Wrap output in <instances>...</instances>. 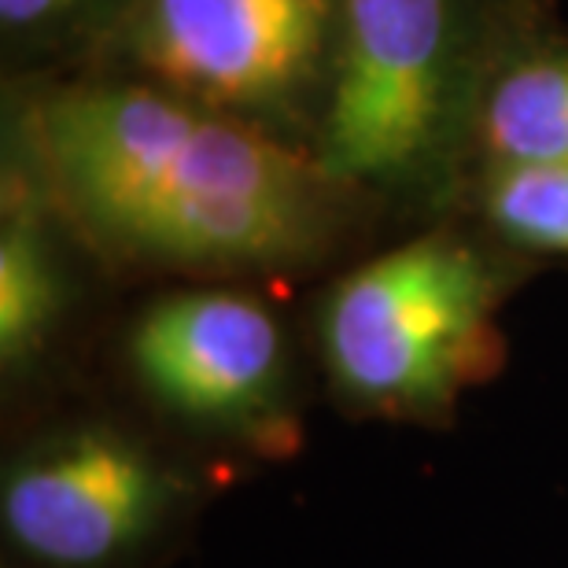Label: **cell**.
Instances as JSON below:
<instances>
[{
  "label": "cell",
  "mask_w": 568,
  "mask_h": 568,
  "mask_svg": "<svg viewBox=\"0 0 568 568\" xmlns=\"http://www.w3.org/2000/svg\"><path fill=\"white\" fill-rule=\"evenodd\" d=\"M30 133L52 196L115 263L284 274L336 236L339 181L322 163L170 89H60Z\"/></svg>",
  "instance_id": "cell-1"
},
{
  "label": "cell",
  "mask_w": 568,
  "mask_h": 568,
  "mask_svg": "<svg viewBox=\"0 0 568 568\" xmlns=\"http://www.w3.org/2000/svg\"><path fill=\"white\" fill-rule=\"evenodd\" d=\"M498 277L458 236L392 247L328 288L317 339L347 399L388 417L447 410L487 362Z\"/></svg>",
  "instance_id": "cell-2"
},
{
  "label": "cell",
  "mask_w": 568,
  "mask_h": 568,
  "mask_svg": "<svg viewBox=\"0 0 568 568\" xmlns=\"http://www.w3.org/2000/svg\"><path fill=\"white\" fill-rule=\"evenodd\" d=\"M336 30L317 163L339 185H399L447 126L450 0H339Z\"/></svg>",
  "instance_id": "cell-3"
},
{
  "label": "cell",
  "mask_w": 568,
  "mask_h": 568,
  "mask_svg": "<svg viewBox=\"0 0 568 568\" xmlns=\"http://www.w3.org/2000/svg\"><path fill=\"white\" fill-rule=\"evenodd\" d=\"M181 509V476L111 422L44 432L0 484L4 536L44 568H122Z\"/></svg>",
  "instance_id": "cell-4"
},
{
  "label": "cell",
  "mask_w": 568,
  "mask_h": 568,
  "mask_svg": "<svg viewBox=\"0 0 568 568\" xmlns=\"http://www.w3.org/2000/svg\"><path fill=\"white\" fill-rule=\"evenodd\" d=\"M333 22V0H133L122 41L159 89L247 119L317 82Z\"/></svg>",
  "instance_id": "cell-5"
},
{
  "label": "cell",
  "mask_w": 568,
  "mask_h": 568,
  "mask_svg": "<svg viewBox=\"0 0 568 568\" xmlns=\"http://www.w3.org/2000/svg\"><path fill=\"white\" fill-rule=\"evenodd\" d=\"M126 358L144 392L214 432L274 425L288 399V344L270 306L230 288H185L144 306Z\"/></svg>",
  "instance_id": "cell-6"
},
{
  "label": "cell",
  "mask_w": 568,
  "mask_h": 568,
  "mask_svg": "<svg viewBox=\"0 0 568 568\" xmlns=\"http://www.w3.org/2000/svg\"><path fill=\"white\" fill-rule=\"evenodd\" d=\"M476 138L491 170L568 166V49L509 55L480 89Z\"/></svg>",
  "instance_id": "cell-7"
},
{
  "label": "cell",
  "mask_w": 568,
  "mask_h": 568,
  "mask_svg": "<svg viewBox=\"0 0 568 568\" xmlns=\"http://www.w3.org/2000/svg\"><path fill=\"white\" fill-rule=\"evenodd\" d=\"M67 303L63 270L33 196L16 181L4 192L0 225V362L22 369L41 355Z\"/></svg>",
  "instance_id": "cell-8"
},
{
  "label": "cell",
  "mask_w": 568,
  "mask_h": 568,
  "mask_svg": "<svg viewBox=\"0 0 568 568\" xmlns=\"http://www.w3.org/2000/svg\"><path fill=\"white\" fill-rule=\"evenodd\" d=\"M484 211L506 241L568 255V166L491 170Z\"/></svg>",
  "instance_id": "cell-9"
},
{
  "label": "cell",
  "mask_w": 568,
  "mask_h": 568,
  "mask_svg": "<svg viewBox=\"0 0 568 568\" xmlns=\"http://www.w3.org/2000/svg\"><path fill=\"white\" fill-rule=\"evenodd\" d=\"M82 4L85 0H0V22L8 30H38L60 22Z\"/></svg>",
  "instance_id": "cell-10"
}]
</instances>
